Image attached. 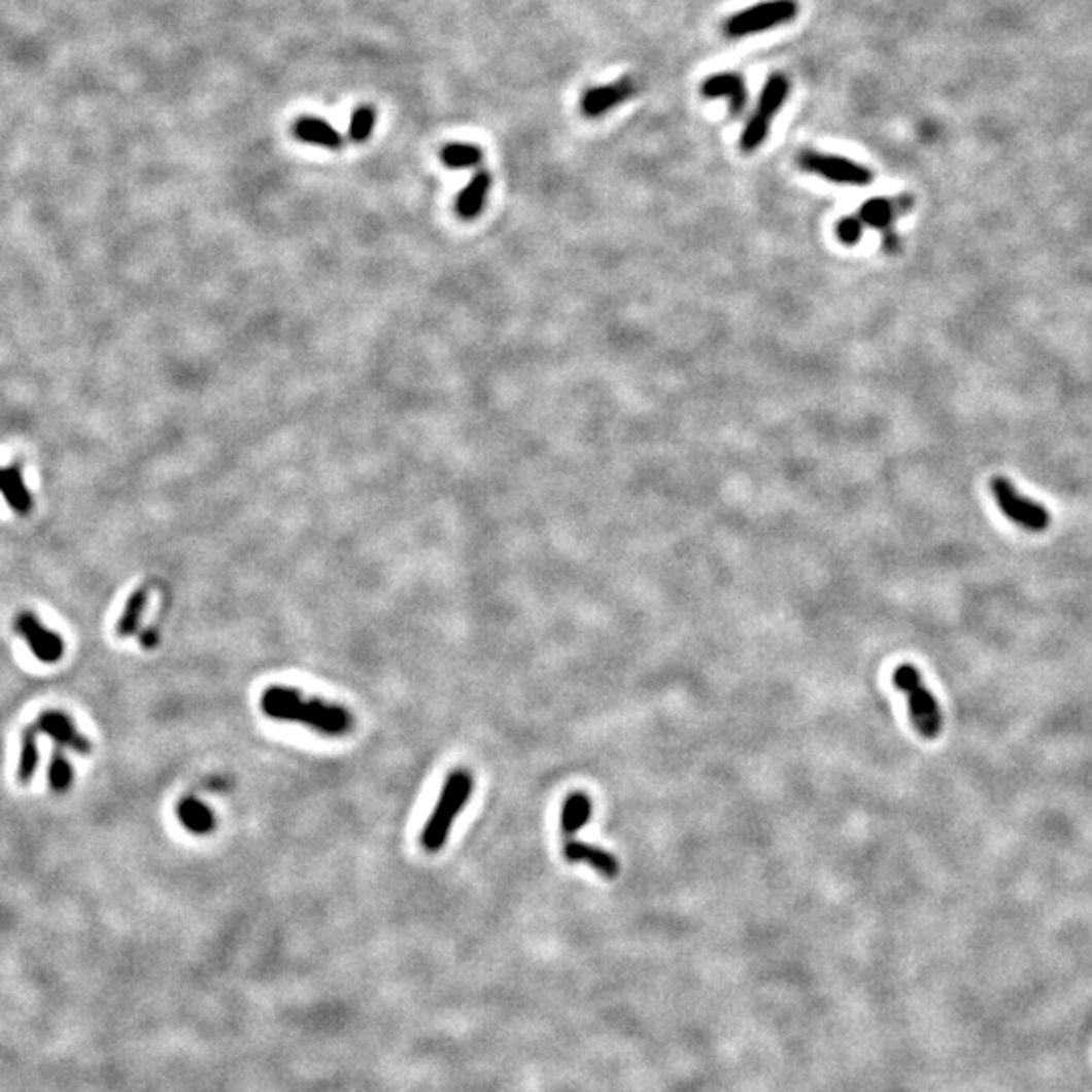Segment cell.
I'll return each mask as SVG.
<instances>
[{
	"instance_id": "6da1fadb",
	"label": "cell",
	"mask_w": 1092,
	"mask_h": 1092,
	"mask_svg": "<svg viewBox=\"0 0 1092 1092\" xmlns=\"http://www.w3.org/2000/svg\"><path fill=\"white\" fill-rule=\"evenodd\" d=\"M260 707L268 718L304 724L325 737H346L354 728V716L350 710L287 686L264 690Z\"/></svg>"
},
{
	"instance_id": "7a4b0ae2",
	"label": "cell",
	"mask_w": 1092,
	"mask_h": 1092,
	"mask_svg": "<svg viewBox=\"0 0 1092 1092\" xmlns=\"http://www.w3.org/2000/svg\"><path fill=\"white\" fill-rule=\"evenodd\" d=\"M474 791V775L468 769H455L447 775L441 793L437 797L434 814L425 821L421 831V848L428 854H437L449 840L453 823L468 806Z\"/></svg>"
},
{
	"instance_id": "3957f363",
	"label": "cell",
	"mask_w": 1092,
	"mask_h": 1092,
	"mask_svg": "<svg viewBox=\"0 0 1092 1092\" xmlns=\"http://www.w3.org/2000/svg\"><path fill=\"white\" fill-rule=\"evenodd\" d=\"M892 684L907 694L909 714L917 732L927 741H934L943 730V714L919 668L913 663H900L892 672Z\"/></svg>"
},
{
	"instance_id": "277c9868",
	"label": "cell",
	"mask_w": 1092,
	"mask_h": 1092,
	"mask_svg": "<svg viewBox=\"0 0 1092 1092\" xmlns=\"http://www.w3.org/2000/svg\"><path fill=\"white\" fill-rule=\"evenodd\" d=\"M797 12H799L797 0H763L759 4H753L732 14L724 23V33L732 39L757 35L766 29H775L779 25L791 23L797 16Z\"/></svg>"
},
{
	"instance_id": "5b68a950",
	"label": "cell",
	"mask_w": 1092,
	"mask_h": 1092,
	"mask_svg": "<svg viewBox=\"0 0 1092 1092\" xmlns=\"http://www.w3.org/2000/svg\"><path fill=\"white\" fill-rule=\"evenodd\" d=\"M991 493L995 496V502L1001 508V512L1016 524L1028 531H1034V533L1046 531L1050 526V512L1034 500L1018 493L1010 480L993 478Z\"/></svg>"
},
{
	"instance_id": "8992f818",
	"label": "cell",
	"mask_w": 1092,
	"mask_h": 1092,
	"mask_svg": "<svg viewBox=\"0 0 1092 1092\" xmlns=\"http://www.w3.org/2000/svg\"><path fill=\"white\" fill-rule=\"evenodd\" d=\"M797 164L804 170L823 176L825 180L838 182V184L866 186L874 180L871 168L854 163L850 159H844V157H835V155H821V152H816V150H804L797 157Z\"/></svg>"
},
{
	"instance_id": "52a82bcc",
	"label": "cell",
	"mask_w": 1092,
	"mask_h": 1092,
	"mask_svg": "<svg viewBox=\"0 0 1092 1092\" xmlns=\"http://www.w3.org/2000/svg\"><path fill=\"white\" fill-rule=\"evenodd\" d=\"M14 629L41 663H57L63 657V638L49 629L33 611H21L14 619Z\"/></svg>"
},
{
	"instance_id": "ba28073f",
	"label": "cell",
	"mask_w": 1092,
	"mask_h": 1092,
	"mask_svg": "<svg viewBox=\"0 0 1092 1092\" xmlns=\"http://www.w3.org/2000/svg\"><path fill=\"white\" fill-rule=\"evenodd\" d=\"M35 728L37 732H43L47 735L52 741H54L57 747H67L79 755H90L92 753V741H88L75 726V722L61 710H45L37 722H35Z\"/></svg>"
},
{
	"instance_id": "9c48e42d",
	"label": "cell",
	"mask_w": 1092,
	"mask_h": 1092,
	"mask_svg": "<svg viewBox=\"0 0 1092 1092\" xmlns=\"http://www.w3.org/2000/svg\"><path fill=\"white\" fill-rule=\"evenodd\" d=\"M636 92V81L632 77H621L615 83L587 90L581 98V109L587 117H600L605 111L617 108L619 104L634 98Z\"/></svg>"
},
{
	"instance_id": "30bf717a",
	"label": "cell",
	"mask_w": 1092,
	"mask_h": 1092,
	"mask_svg": "<svg viewBox=\"0 0 1092 1092\" xmlns=\"http://www.w3.org/2000/svg\"><path fill=\"white\" fill-rule=\"evenodd\" d=\"M562 856H565V860L569 864H587V866H591L593 871H598L607 880L617 878V874L621 871L619 860L611 852L603 850L600 846H591V844L579 842L577 838L562 840Z\"/></svg>"
},
{
	"instance_id": "8fae6325",
	"label": "cell",
	"mask_w": 1092,
	"mask_h": 1092,
	"mask_svg": "<svg viewBox=\"0 0 1092 1092\" xmlns=\"http://www.w3.org/2000/svg\"><path fill=\"white\" fill-rule=\"evenodd\" d=\"M701 94L705 98H709V100L726 98L728 104H730V113L732 115H741L743 109L747 106V100H749L745 79L739 73H716V75H710L703 81Z\"/></svg>"
},
{
	"instance_id": "7c38bea8",
	"label": "cell",
	"mask_w": 1092,
	"mask_h": 1092,
	"mask_svg": "<svg viewBox=\"0 0 1092 1092\" xmlns=\"http://www.w3.org/2000/svg\"><path fill=\"white\" fill-rule=\"evenodd\" d=\"M913 199L909 195H902L894 201L890 199H871L860 207V218L866 227H873L878 231H888L892 220L900 213L911 211Z\"/></svg>"
},
{
	"instance_id": "4fadbf2b",
	"label": "cell",
	"mask_w": 1092,
	"mask_h": 1092,
	"mask_svg": "<svg viewBox=\"0 0 1092 1092\" xmlns=\"http://www.w3.org/2000/svg\"><path fill=\"white\" fill-rule=\"evenodd\" d=\"M491 176L488 170H478L470 184L459 193L455 201V213L464 220H472L478 217L486 205L488 193H490Z\"/></svg>"
},
{
	"instance_id": "5bb4252c",
	"label": "cell",
	"mask_w": 1092,
	"mask_h": 1092,
	"mask_svg": "<svg viewBox=\"0 0 1092 1092\" xmlns=\"http://www.w3.org/2000/svg\"><path fill=\"white\" fill-rule=\"evenodd\" d=\"M593 818V801L585 791H573L560 812V835L562 840L575 838L579 829H583L589 819Z\"/></svg>"
},
{
	"instance_id": "9a60e30c",
	"label": "cell",
	"mask_w": 1092,
	"mask_h": 1092,
	"mask_svg": "<svg viewBox=\"0 0 1092 1092\" xmlns=\"http://www.w3.org/2000/svg\"><path fill=\"white\" fill-rule=\"evenodd\" d=\"M0 493L16 514H29L33 510V496L27 490L23 472L16 464L0 468Z\"/></svg>"
},
{
	"instance_id": "2e32d148",
	"label": "cell",
	"mask_w": 1092,
	"mask_h": 1092,
	"mask_svg": "<svg viewBox=\"0 0 1092 1092\" xmlns=\"http://www.w3.org/2000/svg\"><path fill=\"white\" fill-rule=\"evenodd\" d=\"M294 136L298 140H302V142L318 144V146L330 148V150L342 148V136L338 134V130H334L328 122L320 120V117H312V115L300 117L294 124Z\"/></svg>"
},
{
	"instance_id": "e0dca14e",
	"label": "cell",
	"mask_w": 1092,
	"mask_h": 1092,
	"mask_svg": "<svg viewBox=\"0 0 1092 1092\" xmlns=\"http://www.w3.org/2000/svg\"><path fill=\"white\" fill-rule=\"evenodd\" d=\"M176 816H178V821L182 823V827L193 831V833H209L215 827L213 812L203 801H199L195 797L182 799L178 804V808H176Z\"/></svg>"
},
{
	"instance_id": "ac0fdd59",
	"label": "cell",
	"mask_w": 1092,
	"mask_h": 1092,
	"mask_svg": "<svg viewBox=\"0 0 1092 1092\" xmlns=\"http://www.w3.org/2000/svg\"><path fill=\"white\" fill-rule=\"evenodd\" d=\"M146 603H148V587H140L136 589L130 600L126 601L124 609H122V615L115 623V636L126 640V638H132L138 627H140V621H142V615H144V609H146Z\"/></svg>"
},
{
	"instance_id": "d6986e66",
	"label": "cell",
	"mask_w": 1092,
	"mask_h": 1092,
	"mask_svg": "<svg viewBox=\"0 0 1092 1092\" xmlns=\"http://www.w3.org/2000/svg\"><path fill=\"white\" fill-rule=\"evenodd\" d=\"M789 96V79L783 75V73H773L766 77L764 81L763 92H761V98H759V106H757V113H761L764 117L773 120L775 113L781 109V106L785 104Z\"/></svg>"
},
{
	"instance_id": "ffe728a7",
	"label": "cell",
	"mask_w": 1092,
	"mask_h": 1092,
	"mask_svg": "<svg viewBox=\"0 0 1092 1092\" xmlns=\"http://www.w3.org/2000/svg\"><path fill=\"white\" fill-rule=\"evenodd\" d=\"M39 766V745H37V728L27 726L21 735V757H19V769L16 779L21 785H29L37 773Z\"/></svg>"
},
{
	"instance_id": "44dd1931",
	"label": "cell",
	"mask_w": 1092,
	"mask_h": 1092,
	"mask_svg": "<svg viewBox=\"0 0 1092 1092\" xmlns=\"http://www.w3.org/2000/svg\"><path fill=\"white\" fill-rule=\"evenodd\" d=\"M441 163L449 168H472L478 166L484 159V152L476 144L468 142H451L439 152Z\"/></svg>"
},
{
	"instance_id": "7402d4cb",
	"label": "cell",
	"mask_w": 1092,
	"mask_h": 1092,
	"mask_svg": "<svg viewBox=\"0 0 1092 1092\" xmlns=\"http://www.w3.org/2000/svg\"><path fill=\"white\" fill-rule=\"evenodd\" d=\"M73 779H75V773H73V766L67 761V757L63 755V751L57 747L52 755V763H49V785L54 789L55 793H67L73 785Z\"/></svg>"
},
{
	"instance_id": "603a6c76",
	"label": "cell",
	"mask_w": 1092,
	"mask_h": 1092,
	"mask_svg": "<svg viewBox=\"0 0 1092 1092\" xmlns=\"http://www.w3.org/2000/svg\"><path fill=\"white\" fill-rule=\"evenodd\" d=\"M771 122L773 120L764 117L757 111L751 115V120L747 122V128L743 130V136H741V148L745 152H753V150H757L763 144L766 136H769V130H771Z\"/></svg>"
},
{
	"instance_id": "cb8c5ba5",
	"label": "cell",
	"mask_w": 1092,
	"mask_h": 1092,
	"mask_svg": "<svg viewBox=\"0 0 1092 1092\" xmlns=\"http://www.w3.org/2000/svg\"><path fill=\"white\" fill-rule=\"evenodd\" d=\"M375 120H377V111H375L373 106H361V108L354 109V113L350 117L348 138L352 142L369 140L371 134H373V128H375Z\"/></svg>"
},
{
	"instance_id": "d4e9b609",
	"label": "cell",
	"mask_w": 1092,
	"mask_h": 1092,
	"mask_svg": "<svg viewBox=\"0 0 1092 1092\" xmlns=\"http://www.w3.org/2000/svg\"><path fill=\"white\" fill-rule=\"evenodd\" d=\"M864 223L860 217H846L838 223V237L846 245H856L862 239Z\"/></svg>"
}]
</instances>
